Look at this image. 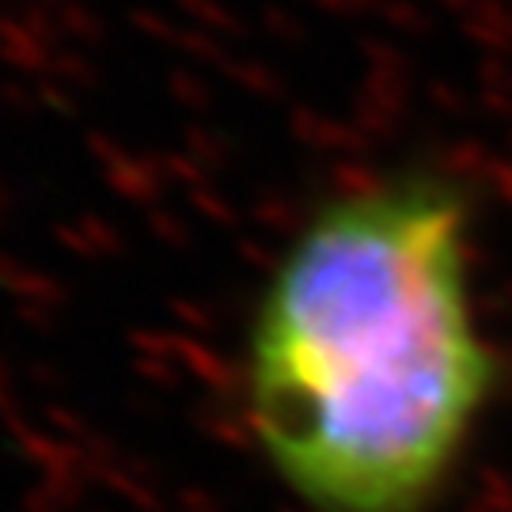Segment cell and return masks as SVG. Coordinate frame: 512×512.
<instances>
[{
	"instance_id": "6da1fadb",
	"label": "cell",
	"mask_w": 512,
	"mask_h": 512,
	"mask_svg": "<svg viewBox=\"0 0 512 512\" xmlns=\"http://www.w3.org/2000/svg\"><path fill=\"white\" fill-rule=\"evenodd\" d=\"M497 391L467 183L399 167L311 205L236 361L239 414L277 486L304 512H437Z\"/></svg>"
}]
</instances>
